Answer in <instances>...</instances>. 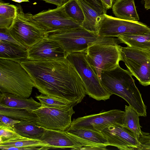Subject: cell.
I'll return each mask as SVG.
<instances>
[{
    "label": "cell",
    "mask_w": 150,
    "mask_h": 150,
    "mask_svg": "<svg viewBox=\"0 0 150 150\" xmlns=\"http://www.w3.org/2000/svg\"><path fill=\"white\" fill-rule=\"evenodd\" d=\"M41 94L75 104L81 102L86 93L76 71L65 58L32 61L21 63Z\"/></svg>",
    "instance_id": "1"
},
{
    "label": "cell",
    "mask_w": 150,
    "mask_h": 150,
    "mask_svg": "<svg viewBox=\"0 0 150 150\" xmlns=\"http://www.w3.org/2000/svg\"><path fill=\"white\" fill-rule=\"evenodd\" d=\"M132 76L128 69H123L118 64L112 69L103 71L100 80L102 86L108 93L123 98L139 116L145 117L146 106Z\"/></svg>",
    "instance_id": "2"
},
{
    "label": "cell",
    "mask_w": 150,
    "mask_h": 150,
    "mask_svg": "<svg viewBox=\"0 0 150 150\" xmlns=\"http://www.w3.org/2000/svg\"><path fill=\"white\" fill-rule=\"evenodd\" d=\"M33 82L20 63L0 58V91L28 98L31 95Z\"/></svg>",
    "instance_id": "3"
},
{
    "label": "cell",
    "mask_w": 150,
    "mask_h": 150,
    "mask_svg": "<svg viewBox=\"0 0 150 150\" xmlns=\"http://www.w3.org/2000/svg\"><path fill=\"white\" fill-rule=\"evenodd\" d=\"M120 43L117 38L112 37L90 46L85 52L86 60L100 79L103 71L112 69L119 64Z\"/></svg>",
    "instance_id": "4"
},
{
    "label": "cell",
    "mask_w": 150,
    "mask_h": 150,
    "mask_svg": "<svg viewBox=\"0 0 150 150\" xmlns=\"http://www.w3.org/2000/svg\"><path fill=\"white\" fill-rule=\"evenodd\" d=\"M85 54L84 52L67 54L66 58L80 76L86 94L96 100L105 101L112 95L102 86L98 76L86 60Z\"/></svg>",
    "instance_id": "5"
},
{
    "label": "cell",
    "mask_w": 150,
    "mask_h": 150,
    "mask_svg": "<svg viewBox=\"0 0 150 150\" xmlns=\"http://www.w3.org/2000/svg\"><path fill=\"white\" fill-rule=\"evenodd\" d=\"M17 15L8 29L13 38L21 46L27 49L48 34L33 21L29 13H25L20 4H17Z\"/></svg>",
    "instance_id": "6"
},
{
    "label": "cell",
    "mask_w": 150,
    "mask_h": 150,
    "mask_svg": "<svg viewBox=\"0 0 150 150\" xmlns=\"http://www.w3.org/2000/svg\"><path fill=\"white\" fill-rule=\"evenodd\" d=\"M48 37L57 42L69 54L85 52L90 46L112 37L100 36L81 27L49 34Z\"/></svg>",
    "instance_id": "7"
},
{
    "label": "cell",
    "mask_w": 150,
    "mask_h": 150,
    "mask_svg": "<svg viewBox=\"0 0 150 150\" xmlns=\"http://www.w3.org/2000/svg\"><path fill=\"white\" fill-rule=\"evenodd\" d=\"M119 48L121 61L142 86L150 85V50L122 47Z\"/></svg>",
    "instance_id": "8"
},
{
    "label": "cell",
    "mask_w": 150,
    "mask_h": 150,
    "mask_svg": "<svg viewBox=\"0 0 150 150\" xmlns=\"http://www.w3.org/2000/svg\"><path fill=\"white\" fill-rule=\"evenodd\" d=\"M64 3L54 9L44 10L34 15L29 14L33 20L48 34L81 27L67 14Z\"/></svg>",
    "instance_id": "9"
},
{
    "label": "cell",
    "mask_w": 150,
    "mask_h": 150,
    "mask_svg": "<svg viewBox=\"0 0 150 150\" xmlns=\"http://www.w3.org/2000/svg\"><path fill=\"white\" fill-rule=\"evenodd\" d=\"M150 31V28L138 21L125 20L106 14L102 15L98 25V35L116 37L123 34H139Z\"/></svg>",
    "instance_id": "10"
},
{
    "label": "cell",
    "mask_w": 150,
    "mask_h": 150,
    "mask_svg": "<svg viewBox=\"0 0 150 150\" xmlns=\"http://www.w3.org/2000/svg\"><path fill=\"white\" fill-rule=\"evenodd\" d=\"M73 108L40 106L32 111L37 115L36 123L40 127L48 129L65 131L70 127L72 116L75 112Z\"/></svg>",
    "instance_id": "11"
},
{
    "label": "cell",
    "mask_w": 150,
    "mask_h": 150,
    "mask_svg": "<svg viewBox=\"0 0 150 150\" xmlns=\"http://www.w3.org/2000/svg\"><path fill=\"white\" fill-rule=\"evenodd\" d=\"M124 111L118 109L102 111L74 119L70 127H82L101 132L113 125H122Z\"/></svg>",
    "instance_id": "12"
},
{
    "label": "cell",
    "mask_w": 150,
    "mask_h": 150,
    "mask_svg": "<svg viewBox=\"0 0 150 150\" xmlns=\"http://www.w3.org/2000/svg\"><path fill=\"white\" fill-rule=\"evenodd\" d=\"M27 60L32 61L60 60L66 58L67 54L55 41L48 37L29 47Z\"/></svg>",
    "instance_id": "13"
},
{
    "label": "cell",
    "mask_w": 150,
    "mask_h": 150,
    "mask_svg": "<svg viewBox=\"0 0 150 150\" xmlns=\"http://www.w3.org/2000/svg\"><path fill=\"white\" fill-rule=\"evenodd\" d=\"M101 132L107 139L109 146L120 150H137L141 145L135 135L121 125H111Z\"/></svg>",
    "instance_id": "14"
},
{
    "label": "cell",
    "mask_w": 150,
    "mask_h": 150,
    "mask_svg": "<svg viewBox=\"0 0 150 150\" xmlns=\"http://www.w3.org/2000/svg\"><path fill=\"white\" fill-rule=\"evenodd\" d=\"M66 131L83 144L81 150L106 149L109 146L108 140L101 132L82 128L69 127Z\"/></svg>",
    "instance_id": "15"
},
{
    "label": "cell",
    "mask_w": 150,
    "mask_h": 150,
    "mask_svg": "<svg viewBox=\"0 0 150 150\" xmlns=\"http://www.w3.org/2000/svg\"><path fill=\"white\" fill-rule=\"evenodd\" d=\"M39 139L48 145L44 150L50 149L70 148L81 150L83 145L69 135L66 131L55 130L45 129L43 135Z\"/></svg>",
    "instance_id": "16"
},
{
    "label": "cell",
    "mask_w": 150,
    "mask_h": 150,
    "mask_svg": "<svg viewBox=\"0 0 150 150\" xmlns=\"http://www.w3.org/2000/svg\"><path fill=\"white\" fill-rule=\"evenodd\" d=\"M0 105L31 111L41 106L40 102L36 101L32 97L25 98L8 93H0Z\"/></svg>",
    "instance_id": "17"
},
{
    "label": "cell",
    "mask_w": 150,
    "mask_h": 150,
    "mask_svg": "<svg viewBox=\"0 0 150 150\" xmlns=\"http://www.w3.org/2000/svg\"><path fill=\"white\" fill-rule=\"evenodd\" d=\"M0 58L21 63L27 59V50L16 44L0 40Z\"/></svg>",
    "instance_id": "18"
},
{
    "label": "cell",
    "mask_w": 150,
    "mask_h": 150,
    "mask_svg": "<svg viewBox=\"0 0 150 150\" xmlns=\"http://www.w3.org/2000/svg\"><path fill=\"white\" fill-rule=\"evenodd\" d=\"M112 9L113 13L117 18L132 21L139 20L134 0H115Z\"/></svg>",
    "instance_id": "19"
},
{
    "label": "cell",
    "mask_w": 150,
    "mask_h": 150,
    "mask_svg": "<svg viewBox=\"0 0 150 150\" xmlns=\"http://www.w3.org/2000/svg\"><path fill=\"white\" fill-rule=\"evenodd\" d=\"M120 43L130 47L141 50H150V31L139 34L128 33L117 37Z\"/></svg>",
    "instance_id": "20"
},
{
    "label": "cell",
    "mask_w": 150,
    "mask_h": 150,
    "mask_svg": "<svg viewBox=\"0 0 150 150\" xmlns=\"http://www.w3.org/2000/svg\"><path fill=\"white\" fill-rule=\"evenodd\" d=\"M14 128L20 135L34 139H39L45 130L36 123V121H20L15 124Z\"/></svg>",
    "instance_id": "21"
},
{
    "label": "cell",
    "mask_w": 150,
    "mask_h": 150,
    "mask_svg": "<svg viewBox=\"0 0 150 150\" xmlns=\"http://www.w3.org/2000/svg\"><path fill=\"white\" fill-rule=\"evenodd\" d=\"M78 0L82 8L84 17L81 27L98 35V22L102 15L90 7L83 0Z\"/></svg>",
    "instance_id": "22"
},
{
    "label": "cell",
    "mask_w": 150,
    "mask_h": 150,
    "mask_svg": "<svg viewBox=\"0 0 150 150\" xmlns=\"http://www.w3.org/2000/svg\"><path fill=\"white\" fill-rule=\"evenodd\" d=\"M139 116L137 112L130 105H125L122 125L131 131L138 139L143 132L141 130Z\"/></svg>",
    "instance_id": "23"
},
{
    "label": "cell",
    "mask_w": 150,
    "mask_h": 150,
    "mask_svg": "<svg viewBox=\"0 0 150 150\" xmlns=\"http://www.w3.org/2000/svg\"><path fill=\"white\" fill-rule=\"evenodd\" d=\"M0 114L19 121H37L38 117L31 111L0 105Z\"/></svg>",
    "instance_id": "24"
},
{
    "label": "cell",
    "mask_w": 150,
    "mask_h": 150,
    "mask_svg": "<svg viewBox=\"0 0 150 150\" xmlns=\"http://www.w3.org/2000/svg\"><path fill=\"white\" fill-rule=\"evenodd\" d=\"M48 145L39 139H30L22 137L0 142V146L17 147H46Z\"/></svg>",
    "instance_id": "25"
},
{
    "label": "cell",
    "mask_w": 150,
    "mask_h": 150,
    "mask_svg": "<svg viewBox=\"0 0 150 150\" xmlns=\"http://www.w3.org/2000/svg\"><path fill=\"white\" fill-rule=\"evenodd\" d=\"M64 9L70 18L81 25L84 20V17L82 8L78 0H68L66 1L64 3Z\"/></svg>",
    "instance_id": "26"
},
{
    "label": "cell",
    "mask_w": 150,
    "mask_h": 150,
    "mask_svg": "<svg viewBox=\"0 0 150 150\" xmlns=\"http://www.w3.org/2000/svg\"><path fill=\"white\" fill-rule=\"evenodd\" d=\"M35 97L41 104L42 107H54L65 108L73 107L76 105L75 104L68 101L56 98L50 97L43 94L38 95Z\"/></svg>",
    "instance_id": "27"
},
{
    "label": "cell",
    "mask_w": 150,
    "mask_h": 150,
    "mask_svg": "<svg viewBox=\"0 0 150 150\" xmlns=\"http://www.w3.org/2000/svg\"><path fill=\"white\" fill-rule=\"evenodd\" d=\"M23 137L14 128L0 122V142Z\"/></svg>",
    "instance_id": "28"
},
{
    "label": "cell",
    "mask_w": 150,
    "mask_h": 150,
    "mask_svg": "<svg viewBox=\"0 0 150 150\" xmlns=\"http://www.w3.org/2000/svg\"><path fill=\"white\" fill-rule=\"evenodd\" d=\"M16 5L1 1L0 2V16L14 19L17 15Z\"/></svg>",
    "instance_id": "29"
},
{
    "label": "cell",
    "mask_w": 150,
    "mask_h": 150,
    "mask_svg": "<svg viewBox=\"0 0 150 150\" xmlns=\"http://www.w3.org/2000/svg\"><path fill=\"white\" fill-rule=\"evenodd\" d=\"M88 6L97 12L103 15L106 14L107 9L101 0H83Z\"/></svg>",
    "instance_id": "30"
},
{
    "label": "cell",
    "mask_w": 150,
    "mask_h": 150,
    "mask_svg": "<svg viewBox=\"0 0 150 150\" xmlns=\"http://www.w3.org/2000/svg\"><path fill=\"white\" fill-rule=\"evenodd\" d=\"M0 40L12 42L21 46L12 36L8 29L0 28Z\"/></svg>",
    "instance_id": "31"
},
{
    "label": "cell",
    "mask_w": 150,
    "mask_h": 150,
    "mask_svg": "<svg viewBox=\"0 0 150 150\" xmlns=\"http://www.w3.org/2000/svg\"><path fill=\"white\" fill-rule=\"evenodd\" d=\"M20 121L15 120L6 116L0 114V122L12 128H14L15 124L16 123Z\"/></svg>",
    "instance_id": "32"
},
{
    "label": "cell",
    "mask_w": 150,
    "mask_h": 150,
    "mask_svg": "<svg viewBox=\"0 0 150 150\" xmlns=\"http://www.w3.org/2000/svg\"><path fill=\"white\" fill-rule=\"evenodd\" d=\"M14 19L0 16V28L8 29L13 24Z\"/></svg>",
    "instance_id": "33"
},
{
    "label": "cell",
    "mask_w": 150,
    "mask_h": 150,
    "mask_svg": "<svg viewBox=\"0 0 150 150\" xmlns=\"http://www.w3.org/2000/svg\"><path fill=\"white\" fill-rule=\"evenodd\" d=\"M139 140L142 145L150 146V134L143 132L140 135Z\"/></svg>",
    "instance_id": "34"
},
{
    "label": "cell",
    "mask_w": 150,
    "mask_h": 150,
    "mask_svg": "<svg viewBox=\"0 0 150 150\" xmlns=\"http://www.w3.org/2000/svg\"><path fill=\"white\" fill-rule=\"evenodd\" d=\"M2 150H42V147H15L0 146Z\"/></svg>",
    "instance_id": "35"
},
{
    "label": "cell",
    "mask_w": 150,
    "mask_h": 150,
    "mask_svg": "<svg viewBox=\"0 0 150 150\" xmlns=\"http://www.w3.org/2000/svg\"><path fill=\"white\" fill-rule=\"evenodd\" d=\"M45 2L56 5L57 7L62 5L65 2L66 0H42Z\"/></svg>",
    "instance_id": "36"
},
{
    "label": "cell",
    "mask_w": 150,
    "mask_h": 150,
    "mask_svg": "<svg viewBox=\"0 0 150 150\" xmlns=\"http://www.w3.org/2000/svg\"><path fill=\"white\" fill-rule=\"evenodd\" d=\"M101 1L107 10L112 7L114 2V0H101Z\"/></svg>",
    "instance_id": "37"
},
{
    "label": "cell",
    "mask_w": 150,
    "mask_h": 150,
    "mask_svg": "<svg viewBox=\"0 0 150 150\" xmlns=\"http://www.w3.org/2000/svg\"><path fill=\"white\" fill-rule=\"evenodd\" d=\"M144 7L146 10L150 9V0H144Z\"/></svg>",
    "instance_id": "38"
},
{
    "label": "cell",
    "mask_w": 150,
    "mask_h": 150,
    "mask_svg": "<svg viewBox=\"0 0 150 150\" xmlns=\"http://www.w3.org/2000/svg\"><path fill=\"white\" fill-rule=\"evenodd\" d=\"M137 150H150V146H148L141 144Z\"/></svg>",
    "instance_id": "39"
},
{
    "label": "cell",
    "mask_w": 150,
    "mask_h": 150,
    "mask_svg": "<svg viewBox=\"0 0 150 150\" xmlns=\"http://www.w3.org/2000/svg\"><path fill=\"white\" fill-rule=\"evenodd\" d=\"M15 2L20 3L22 2H29L28 0H11Z\"/></svg>",
    "instance_id": "40"
}]
</instances>
